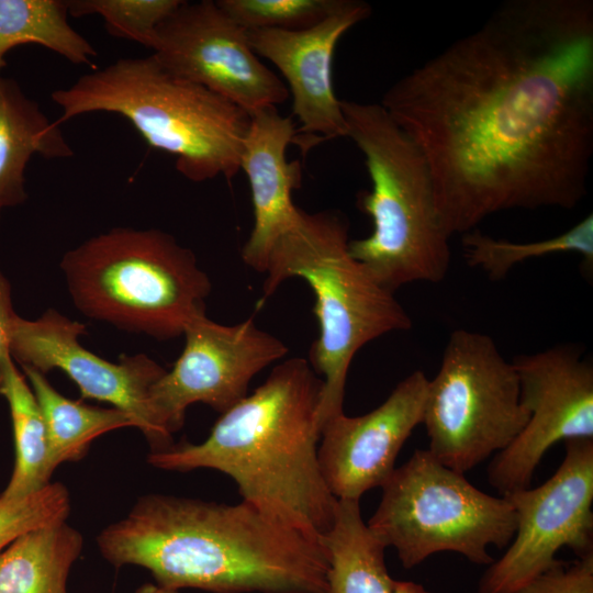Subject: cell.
Returning a JSON list of instances; mask_svg holds the SVG:
<instances>
[{"instance_id": "obj_14", "label": "cell", "mask_w": 593, "mask_h": 593, "mask_svg": "<svg viewBox=\"0 0 593 593\" xmlns=\"http://www.w3.org/2000/svg\"><path fill=\"white\" fill-rule=\"evenodd\" d=\"M168 71L247 113L283 103L286 83L251 49L246 30L212 0L182 1L158 26L150 47Z\"/></svg>"}, {"instance_id": "obj_10", "label": "cell", "mask_w": 593, "mask_h": 593, "mask_svg": "<svg viewBox=\"0 0 593 593\" xmlns=\"http://www.w3.org/2000/svg\"><path fill=\"white\" fill-rule=\"evenodd\" d=\"M564 445L566 456L546 482L502 495L514 510L516 529L504 555L489 564L478 593H515L556 566L562 547L578 558L593 555V438Z\"/></svg>"}, {"instance_id": "obj_24", "label": "cell", "mask_w": 593, "mask_h": 593, "mask_svg": "<svg viewBox=\"0 0 593 593\" xmlns=\"http://www.w3.org/2000/svg\"><path fill=\"white\" fill-rule=\"evenodd\" d=\"M465 261L482 270L491 280H502L519 264L555 254L574 253L582 257L585 270L593 269V215L588 214L569 230L534 242L494 238L473 228L461 237Z\"/></svg>"}, {"instance_id": "obj_17", "label": "cell", "mask_w": 593, "mask_h": 593, "mask_svg": "<svg viewBox=\"0 0 593 593\" xmlns=\"http://www.w3.org/2000/svg\"><path fill=\"white\" fill-rule=\"evenodd\" d=\"M249 115L239 170L248 178L254 224L242 248V259L264 273L275 242L299 219L301 209L293 203L292 191L300 188L302 172L300 163L289 161L286 154L298 137L292 118L281 115L276 107Z\"/></svg>"}, {"instance_id": "obj_7", "label": "cell", "mask_w": 593, "mask_h": 593, "mask_svg": "<svg viewBox=\"0 0 593 593\" xmlns=\"http://www.w3.org/2000/svg\"><path fill=\"white\" fill-rule=\"evenodd\" d=\"M60 269L83 315L159 340L183 335L212 289L193 251L156 228L100 233L66 251Z\"/></svg>"}, {"instance_id": "obj_5", "label": "cell", "mask_w": 593, "mask_h": 593, "mask_svg": "<svg viewBox=\"0 0 593 593\" xmlns=\"http://www.w3.org/2000/svg\"><path fill=\"white\" fill-rule=\"evenodd\" d=\"M51 98L61 110L58 123L93 112L123 116L150 147L174 156L190 181L231 180L239 171L249 113L168 71L153 54L119 58Z\"/></svg>"}, {"instance_id": "obj_16", "label": "cell", "mask_w": 593, "mask_h": 593, "mask_svg": "<svg viewBox=\"0 0 593 593\" xmlns=\"http://www.w3.org/2000/svg\"><path fill=\"white\" fill-rule=\"evenodd\" d=\"M427 388L424 371L415 370L374 410L360 416L343 412L322 425L320 467L337 500L359 501L382 486L396 468L402 446L423 422Z\"/></svg>"}, {"instance_id": "obj_20", "label": "cell", "mask_w": 593, "mask_h": 593, "mask_svg": "<svg viewBox=\"0 0 593 593\" xmlns=\"http://www.w3.org/2000/svg\"><path fill=\"white\" fill-rule=\"evenodd\" d=\"M82 547L66 521L24 533L0 553V593H67Z\"/></svg>"}, {"instance_id": "obj_9", "label": "cell", "mask_w": 593, "mask_h": 593, "mask_svg": "<svg viewBox=\"0 0 593 593\" xmlns=\"http://www.w3.org/2000/svg\"><path fill=\"white\" fill-rule=\"evenodd\" d=\"M528 418L516 369L493 338L475 331H454L437 373L428 379L422 422L427 450L465 474L506 448Z\"/></svg>"}, {"instance_id": "obj_1", "label": "cell", "mask_w": 593, "mask_h": 593, "mask_svg": "<svg viewBox=\"0 0 593 593\" xmlns=\"http://www.w3.org/2000/svg\"><path fill=\"white\" fill-rule=\"evenodd\" d=\"M380 104L423 153L451 236L573 209L593 156V1L508 0Z\"/></svg>"}, {"instance_id": "obj_11", "label": "cell", "mask_w": 593, "mask_h": 593, "mask_svg": "<svg viewBox=\"0 0 593 593\" xmlns=\"http://www.w3.org/2000/svg\"><path fill=\"white\" fill-rule=\"evenodd\" d=\"M184 347L152 387L149 398L161 428L172 436L184 422L187 407L204 403L224 413L247 395L251 379L283 358L288 346L259 328L253 317L225 325L206 314L184 328Z\"/></svg>"}, {"instance_id": "obj_23", "label": "cell", "mask_w": 593, "mask_h": 593, "mask_svg": "<svg viewBox=\"0 0 593 593\" xmlns=\"http://www.w3.org/2000/svg\"><path fill=\"white\" fill-rule=\"evenodd\" d=\"M67 0H0V76L5 55L22 44L41 45L74 65H89L98 55L68 21Z\"/></svg>"}, {"instance_id": "obj_8", "label": "cell", "mask_w": 593, "mask_h": 593, "mask_svg": "<svg viewBox=\"0 0 593 593\" xmlns=\"http://www.w3.org/2000/svg\"><path fill=\"white\" fill-rule=\"evenodd\" d=\"M381 488L367 525L406 569L444 551L491 564L489 547L505 548L515 534V513L504 496L482 492L427 449L415 450Z\"/></svg>"}, {"instance_id": "obj_18", "label": "cell", "mask_w": 593, "mask_h": 593, "mask_svg": "<svg viewBox=\"0 0 593 593\" xmlns=\"http://www.w3.org/2000/svg\"><path fill=\"white\" fill-rule=\"evenodd\" d=\"M34 155L46 159L75 155L58 122L52 121L20 85L0 76V217L25 202V168Z\"/></svg>"}, {"instance_id": "obj_28", "label": "cell", "mask_w": 593, "mask_h": 593, "mask_svg": "<svg viewBox=\"0 0 593 593\" xmlns=\"http://www.w3.org/2000/svg\"><path fill=\"white\" fill-rule=\"evenodd\" d=\"M515 593H593V555L559 561Z\"/></svg>"}, {"instance_id": "obj_12", "label": "cell", "mask_w": 593, "mask_h": 593, "mask_svg": "<svg viewBox=\"0 0 593 593\" xmlns=\"http://www.w3.org/2000/svg\"><path fill=\"white\" fill-rule=\"evenodd\" d=\"M512 362L529 418L489 466V482L502 495L530 488L537 466L556 443L593 438V365L579 346L558 345Z\"/></svg>"}, {"instance_id": "obj_26", "label": "cell", "mask_w": 593, "mask_h": 593, "mask_svg": "<svg viewBox=\"0 0 593 593\" xmlns=\"http://www.w3.org/2000/svg\"><path fill=\"white\" fill-rule=\"evenodd\" d=\"M216 4L245 30L299 31L325 19L338 0H216Z\"/></svg>"}, {"instance_id": "obj_21", "label": "cell", "mask_w": 593, "mask_h": 593, "mask_svg": "<svg viewBox=\"0 0 593 593\" xmlns=\"http://www.w3.org/2000/svg\"><path fill=\"white\" fill-rule=\"evenodd\" d=\"M21 368L44 418L52 473L63 462L83 458L99 436L119 428L136 427L126 412L70 400L59 393L44 373L29 367Z\"/></svg>"}, {"instance_id": "obj_15", "label": "cell", "mask_w": 593, "mask_h": 593, "mask_svg": "<svg viewBox=\"0 0 593 593\" xmlns=\"http://www.w3.org/2000/svg\"><path fill=\"white\" fill-rule=\"evenodd\" d=\"M371 14L369 3L338 0L317 24L299 31L246 30L251 49L281 72L300 122L294 144L303 152L325 139L346 137L347 128L333 82V60L340 37Z\"/></svg>"}, {"instance_id": "obj_3", "label": "cell", "mask_w": 593, "mask_h": 593, "mask_svg": "<svg viewBox=\"0 0 593 593\" xmlns=\"http://www.w3.org/2000/svg\"><path fill=\"white\" fill-rule=\"evenodd\" d=\"M322 392L323 380L309 360L288 358L222 413L205 440L172 444L147 461L164 470L221 471L236 482L242 501L321 542L337 504L317 454Z\"/></svg>"}, {"instance_id": "obj_4", "label": "cell", "mask_w": 593, "mask_h": 593, "mask_svg": "<svg viewBox=\"0 0 593 593\" xmlns=\"http://www.w3.org/2000/svg\"><path fill=\"white\" fill-rule=\"evenodd\" d=\"M349 223L337 210L309 213L271 247L262 282V300L288 279H303L312 289L320 333L309 362L323 380L320 424L343 413L345 385L355 355L368 343L407 331L412 320L389 291L355 259L348 248Z\"/></svg>"}, {"instance_id": "obj_27", "label": "cell", "mask_w": 593, "mask_h": 593, "mask_svg": "<svg viewBox=\"0 0 593 593\" xmlns=\"http://www.w3.org/2000/svg\"><path fill=\"white\" fill-rule=\"evenodd\" d=\"M70 511L66 486L51 482L12 503L0 504V553L24 533L65 522Z\"/></svg>"}, {"instance_id": "obj_29", "label": "cell", "mask_w": 593, "mask_h": 593, "mask_svg": "<svg viewBox=\"0 0 593 593\" xmlns=\"http://www.w3.org/2000/svg\"><path fill=\"white\" fill-rule=\"evenodd\" d=\"M12 289L9 280L0 270V373L4 358L9 353V328L13 316Z\"/></svg>"}, {"instance_id": "obj_22", "label": "cell", "mask_w": 593, "mask_h": 593, "mask_svg": "<svg viewBox=\"0 0 593 593\" xmlns=\"http://www.w3.org/2000/svg\"><path fill=\"white\" fill-rule=\"evenodd\" d=\"M0 395L9 406L14 466L11 478L0 493V504L19 501L51 483L48 441L44 418L36 398L10 354L2 362Z\"/></svg>"}, {"instance_id": "obj_25", "label": "cell", "mask_w": 593, "mask_h": 593, "mask_svg": "<svg viewBox=\"0 0 593 593\" xmlns=\"http://www.w3.org/2000/svg\"><path fill=\"white\" fill-rule=\"evenodd\" d=\"M70 16L99 15L109 34L150 49L158 26L182 0H67Z\"/></svg>"}, {"instance_id": "obj_19", "label": "cell", "mask_w": 593, "mask_h": 593, "mask_svg": "<svg viewBox=\"0 0 593 593\" xmlns=\"http://www.w3.org/2000/svg\"><path fill=\"white\" fill-rule=\"evenodd\" d=\"M321 544L328 564L325 593H429L390 577L385 547L363 522L359 501L337 500L332 527Z\"/></svg>"}, {"instance_id": "obj_30", "label": "cell", "mask_w": 593, "mask_h": 593, "mask_svg": "<svg viewBox=\"0 0 593 593\" xmlns=\"http://www.w3.org/2000/svg\"><path fill=\"white\" fill-rule=\"evenodd\" d=\"M135 593H179V591L161 586L157 583H145Z\"/></svg>"}, {"instance_id": "obj_6", "label": "cell", "mask_w": 593, "mask_h": 593, "mask_svg": "<svg viewBox=\"0 0 593 593\" xmlns=\"http://www.w3.org/2000/svg\"><path fill=\"white\" fill-rule=\"evenodd\" d=\"M340 107L346 137L363 154L371 179L357 206L370 216L372 232L349 240L350 255L393 293L412 282H440L451 261V235L423 153L380 103L340 100Z\"/></svg>"}, {"instance_id": "obj_13", "label": "cell", "mask_w": 593, "mask_h": 593, "mask_svg": "<svg viewBox=\"0 0 593 593\" xmlns=\"http://www.w3.org/2000/svg\"><path fill=\"white\" fill-rule=\"evenodd\" d=\"M86 325L48 309L36 320L15 314L9 328V353L21 367L44 374L65 372L79 388L82 399H92L130 414L150 445L152 452L169 448L166 433L150 404L153 384L167 371L145 354L123 355L111 362L79 343Z\"/></svg>"}, {"instance_id": "obj_2", "label": "cell", "mask_w": 593, "mask_h": 593, "mask_svg": "<svg viewBox=\"0 0 593 593\" xmlns=\"http://www.w3.org/2000/svg\"><path fill=\"white\" fill-rule=\"evenodd\" d=\"M115 567L147 569L157 584L210 593H325L321 542L242 501L148 494L97 537Z\"/></svg>"}]
</instances>
